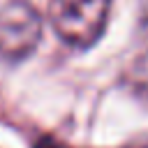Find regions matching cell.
<instances>
[{"label": "cell", "instance_id": "6da1fadb", "mask_svg": "<svg viewBox=\"0 0 148 148\" xmlns=\"http://www.w3.org/2000/svg\"><path fill=\"white\" fill-rule=\"evenodd\" d=\"M113 0H51L49 23L72 49H90L104 35Z\"/></svg>", "mask_w": 148, "mask_h": 148}, {"label": "cell", "instance_id": "7a4b0ae2", "mask_svg": "<svg viewBox=\"0 0 148 148\" xmlns=\"http://www.w3.org/2000/svg\"><path fill=\"white\" fill-rule=\"evenodd\" d=\"M39 39L42 16L32 5L12 0L0 9V58L23 60L35 51Z\"/></svg>", "mask_w": 148, "mask_h": 148}]
</instances>
